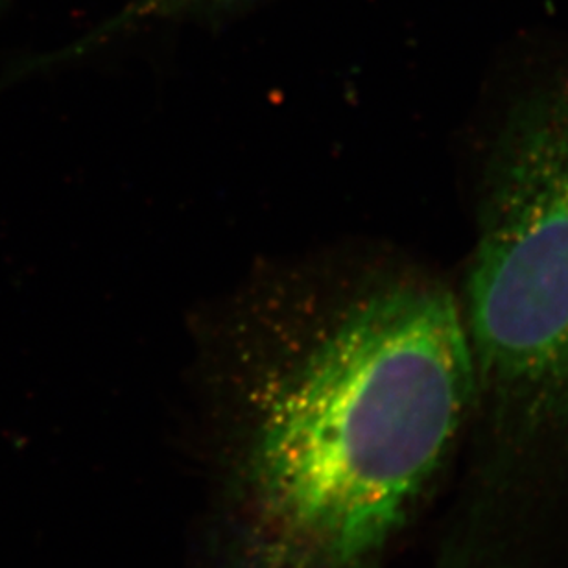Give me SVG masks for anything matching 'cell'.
Instances as JSON below:
<instances>
[{
    "mask_svg": "<svg viewBox=\"0 0 568 568\" xmlns=\"http://www.w3.org/2000/svg\"><path fill=\"white\" fill-rule=\"evenodd\" d=\"M197 2H222V0H138L135 4L122 11V16L116 17L115 21L108 24L105 30L111 32L113 28L124 27L128 22L139 21L142 17H152L155 13L180 10L183 6L197 4Z\"/></svg>",
    "mask_w": 568,
    "mask_h": 568,
    "instance_id": "cell-3",
    "label": "cell"
},
{
    "mask_svg": "<svg viewBox=\"0 0 568 568\" xmlns=\"http://www.w3.org/2000/svg\"><path fill=\"white\" fill-rule=\"evenodd\" d=\"M478 394L447 290L351 305L284 381L250 456L252 568H367L399 530Z\"/></svg>",
    "mask_w": 568,
    "mask_h": 568,
    "instance_id": "cell-1",
    "label": "cell"
},
{
    "mask_svg": "<svg viewBox=\"0 0 568 568\" xmlns=\"http://www.w3.org/2000/svg\"><path fill=\"white\" fill-rule=\"evenodd\" d=\"M462 314L478 392L528 419L568 416V91L504 130Z\"/></svg>",
    "mask_w": 568,
    "mask_h": 568,
    "instance_id": "cell-2",
    "label": "cell"
}]
</instances>
